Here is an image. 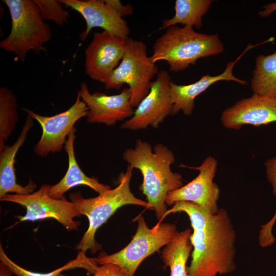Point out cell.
Instances as JSON below:
<instances>
[{
    "instance_id": "obj_3",
    "label": "cell",
    "mask_w": 276,
    "mask_h": 276,
    "mask_svg": "<svg viewBox=\"0 0 276 276\" xmlns=\"http://www.w3.org/2000/svg\"><path fill=\"white\" fill-rule=\"evenodd\" d=\"M224 45L219 35L195 31L189 26H171L155 41L150 56L154 63L165 61L169 71L178 72L195 65L202 58L223 52Z\"/></svg>"
},
{
    "instance_id": "obj_5",
    "label": "cell",
    "mask_w": 276,
    "mask_h": 276,
    "mask_svg": "<svg viewBox=\"0 0 276 276\" xmlns=\"http://www.w3.org/2000/svg\"><path fill=\"white\" fill-rule=\"evenodd\" d=\"M3 2L9 10L11 28L9 35L0 42L1 48L14 53L21 62L31 50L37 54L46 52L43 44L51 39L52 31L42 18L34 1L3 0Z\"/></svg>"
},
{
    "instance_id": "obj_22",
    "label": "cell",
    "mask_w": 276,
    "mask_h": 276,
    "mask_svg": "<svg viewBox=\"0 0 276 276\" xmlns=\"http://www.w3.org/2000/svg\"><path fill=\"white\" fill-rule=\"evenodd\" d=\"M0 261L5 264L13 275L16 276H58L63 271L80 268L86 270L89 274H94L99 267L96 258H88L85 252L79 251L76 258L62 266L49 272L40 273L26 269L12 261L6 255L2 244L0 245Z\"/></svg>"
},
{
    "instance_id": "obj_23",
    "label": "cell",
    "mask_w": 276,
    "mask_h": 276,
    "mask_svg": "<svg viewBox=\"0 0 276 276\" xmlns=\"http://www.w3.org/2000/svg\"><path fill=\"white\" fill-rule=\"evenodd\" d=\"M18 120L16 97L7 87H0V152L16 128Z\"/></svg>"
},
{
    "instance_id": "obj_14",
    "label": "cell",
    "mask_w": 276,
    "mask_h": 276,
    "mask_svg": "<svg viewBox=\"0 0 276 276\" xmlns=\"http://www.w3.org/2000/svg\"><path fill=\"white\" fill-rule=\"evenodd\" d=\"M220 120L225 128L234 130L245 125L259 126L276 122V97L254 94L225 109Z\"/></svg>"
},
{
    "instance_id": "obj_9",
    "label": "cell",
    "mask_w": 276,
    "mask_h": 276,
    "mask_svg": "<svg viewBox=\"0 0 276 276\" xmlns=\"http://www.w3.org/2000/svg\"><path fill=\"white\" fill-rule=\"evenodd\" d=\"M22 109L37 121L42 128L41 137L34 148V153L41 157L60 152L75 123L86 117L88 111L78 93L75 103L68 109L53 116H41L25 108Z\"/></svg>"
},
{
    "instance_id": "obj_15",
    "label": "cell",
    "mask_w": 276,
    "mask_h": 276,
    "mask_svg": "<svg viewBox=\"0 0 276 276\" xmlns=\"http://www.w3.org/2000/svg\"><path fill=\"white\" fill-rule=\"evenodd\" d=\"M63 5L79 13L86 22V29L79 35L84 41L91 30L100 28L109 33L126 39L130 29L127 22L107 5L104 0H60Z\"/></svg>"
},
{
    "instance_id": "obj_13",
    "label": "cell",
    "mask_w": 276,
    "mask_h": 276,
    "mask_svg": "<svg viewBox=\"0 0 276 276\" xmlns=\"http://www.w3.org/2000/svg\"><path fill=\"white\" fill-rule=\"evenodd\" d=\"M78 93L87 105L88 111L86 121L89 123H103L113 126L118 121L130 118L135 109L131 106V91L124 88L118 95H107L96 91L91 94L85 82L80 85Z\"/></svg>"
},
{
    "instance_id": "obj_17",
    "label": "cell",
    "mask_w": 276,
    "mask_h": 276,
    "mask_svg": "<svg viewBox=\"0 0 276 276\" xmlns=\"http://www.w3.org/2000/svg\"><path fill=\"white\" fill-rule=\"evenodd\" d=\"M34 124V119L27 114L25 123L15 142L6 145L0 152V198L9 193L27 195L34 192L36 185L30 180L27 185L22 186L16 182L15 159L19 149L27 139V134Z\"/></svg>"
},
{
    "instance_id": "obj_12",
    "label": "cell",
    "mask_w": 276,
    "mask_h": 276,
    "mask_svg": "<svg viewBox=\"0 0 276 276\" xmlns=\"http://www.w3.org/2000/svg\"><path fill=\"white\" fill-rule=\"evenodd\" d=\"M125 43L126 39L105 31L95 32L84 52L86 75L105 84L122 60Z\"/></svg>"
},
{
    "instance_id": "obj_19",
    "label": "cell",
    "mask_w": 276,
    "mask_h": 276,
    "mask_svg": "<svg viewBox=\"0 0 276 276\" xmlns=\"http://www.w3.org/2000/svg\"><path fill=\"white\" fill-rule=\"evenodd\" d=\"M191 234L190 228L178 232L163 249L162 258L165 266L170 268V276H188L186 264L193 249Z\"/></svg>"
},
{
    "instance_id": "obj_26",
    "label": "cell",
    "mask_w": 276,
    "mask_h": 276,
    "mask_svg": "<svg viewBox=\"0 0 276 276\" xmlns=\"http://www.w3.org/2000/svg\"><path fill=\"white\" fill-rule=\"evenodd\" d=\"M58 276H66L62 273ZM93 276H127L126 271L118 265L104 264L99 266Z\"/></svg>"
},
{
    "instance_id": "obj_7",
    "label": "cell",
    "mask_w": 276,
    "mask_h": 276,
    "mask_svg": "<svg viewBox=\"0 0 276 276\" xmlns=\"http://www.w3.org/2000/svg\"><path fill=\"white\" fill-rule=\"evenodd\" d=\"M136 220L137 229L130 243L118 252L98 256L99 265L115 264L122 268L127 276H134L145 258L168 244L178 233L174 224L159 222L149 228L143 216H139Z\"/></svg>"
},
{
    "instance_id": "obj_18",
    "label": "cell",
    "mask_w": 276,
    "mask_h": 276,
    "mask_svg": "<svg viewBox=\"0 0 276 276\" xmlns=\"http://www.w3.org/2000/svg\"><path fill=\"white\" fill-rule=\"evenodd\" d=\"M76 128L69 133L64 149L68 156V168L63 177L57 183L51 185L49 195L55 199H62L64 194L70 189L78 185H85L98 194L110 189V187L100 183L95 177L86 175L79 166L74 151V141L76 139Z\"/></svg>"
},
{
    "instance_id": "obj_11",
    "label": "cell",
    "mask_w": 276,
    "mask_h": 276,
    "mask_svg": "<svg viewBox=\"0 0 276 276\" xmlns=\"http://www.w3.org/2000/svg\"><path fill=\"white\" fill-rule=\"evenodd\" d=\"M218 163L211 156L207 157L198 167H189L199 171V174L185 186L170 192L167 196V205L187 201L197 204L205 211L215 214L219 210L218 201L220 189L214 181Z\"/></svg>"
},
{
    "instance_id": "obj_30",
    "label": "cell",
    "mask_w": 276,
    "mask_h": 276,
    "mask_svg": "<svg viewBox=\"0 0 276 276\" xmlns=\"http://www.w3.org/2000/svg\"><path fill=\"white\" fill-rule=\"evenodd\" d=\"M247 276H261V275H257V274H254V275H247ZM268 276H272V275H268Z\"/></svg>"
},
{
    "instance_id": "obj_16",
    "label": "cell",
    "mask_w": 276,
    "mask_h": 276,
    "mask_svg": "<svg viewBox=\"0 0 276 276\" xmlns=\"http://www.w3.org/2000/svg\"><path fill=\"white\" fill-rule=\"evenodd\" d=\"M264 43V42L251 45L248 44L245 50L236 60L227 63L225 70L220 74L211 76L209 74L203 75L195 83L188 85H178L172 80L170 82V91L173 103V108L171 115L174 116L182 111L186 116L192 114L194 109L195 98L205 91L212 84L219 81H235L241 85H245L247 82L234 76L233 70L236 63L248 51L258 45Z\"/></svg>"
},
{
    "instance_id": "obj_4",
    "label": "cell",
    "mask_w": 276,
    "mask_h": 276,
    "mask_svg": "<svg viewBox=\"0 0 276 276\" xmlns=\"http://www.w3.org/2000/svg\"><path fill=\"white\" fill-rule=\"evenodd\" d=\"M133 168L128 166L126 172L120 175L119 184L113 189H108L94 198H85L80 191L71 193L70 201L82 216H85L88 221V227L77 245L76 249L91 254L102 249L101 245L95 240L98 228L120 208L128 204L148 206L147 201L136 198L131 192L130 182Z\"/></svg>"
},
{
    "instance_id": "obj_2",
    "label": "cell",
    "mask_w": 276,
    "mask_h": 276,
    "mask_svg": "<svg viewBox=\"0 0 276 276\" xmlns=\"http://www.w3.org/2000/svg\"><path fill=\"white\" fill-rule=\"evenodd\" d=\"M123 158L141 171L143 178L140 188L146 197L147 208L154 211L160 221L167 211V195L183 186L180 174L171 169L175 163L174 154L161 143L152 148L148 142L138 139L133 148L124 151Z\"/></svg>"
},
{
    "instance_id": "obj_27",
    "label": "cell",
    "mask_w": 276,
    "mask_h": 276,
    "mask_svg": "<svg viewBox=\"0 0 276 276\" xmlns=\"http://www.w3.org/2000/svg\"><path fill=\"white\" fill-rule=\"evenodd\" d=\"M106 4L112 8L119 15L123 17L132 15L134 9L131 4L124 5L119 0H104Z\"/></svg>"
},
{
    "instance_id": "obj_20",
    "label": "cell",
    "mask_w": 276,
    "mask_h": 276,
    "mask_svg": "<svg viewBox=\"0 0 276 276\" xmlns=\"http://www.w3.org/2000/svg\"><path fill=\"white\" fill-rule=\"evenodd\" d=\"M212 3V0H176L174 16L164 19L161 29H167L177 24L200 29L203 25L202 18Z\"/></svg>"
},
{
    "instance_id": "obj_21",
    "label": "cell",
    "mask_w": 276,
    "mask_h": 276,
    "mask_svg": "<svg viewBox=\"0 0 276 276\" xmlns=\"http://www.w3.org/2000/svg\"><path fill=\"white\" fill-rule=\"evenodd\" d=\"M250 86L254 94L276 97V51L257 57Z\"/></svg>"
},
{
    "instance_id": "obj_29",
    "label": "cell",
    "mask_w": 276,
    "mask_h": 276,
    "mask_svg": "<svg viewBox=\"0 0 276 276\" xmlns=\"http://www.w3.org/2000/svg\"><path fill=\"white\" fill-rule=\"evenodd\" d=\"M0 276H13L8 268L2 262H0Z\"/></svg>"
},
{
    "instance_id": "obj_28",
    "label": "cell",
    "mask_w": 276,
    "mask_h": 276,
    "mask_svg": "<svg viewBox=\"0 0 276 276\" xmlns=\"http://www.w3.org/2000/svg\"><path fill=\"white\" fill-rule=\"evenodd\" d=\"M263 10L259 12L261 17H267L276 11V2L269 3L262 7Z\"/></svg>"
},
{
    "instance_id": "obj_10",
    "label": "cell",
    "mask_w": 276,
    "mask_h": 276,
    "mask_svg": "<svg viewBox=\"0 0 276 276\" xmlns=\"http://www.w3.org/2000/svg\"><path fill=\"white\" fill-rule=\"evenodd\" d=\"M171 81L167 71H159L155 80L151 83L149 93L136 107L133 116L126 120L121 128L138 130L150 126L157 128L171 114L173 103L170 91Z\"/></svg>"
},
{
    "instance_id": "obj_8",
    "label": "cell",
    "mask_w": 276,
    "mask_h": 276,
    "mask_svg": "<svg viewBox=\"0 0 276 276\" xmlns=\"http://www.w3.org/2000/svg\"><path fill=\"white\" fill-rule=\"evenodd\" d=\"M51 185H42L39 189L27 195L8 194L0 198L2 201L15 203L26 209L24 216H15L19 221L16 223L30 221H35L47 218H53L61 224L67 231H77L80 222L74 218L81 215L77 211L74 204L65 197L55 199L49 192Z\"/></svg>"
},
{
    "instance_id": "obj_24",
    "label": "cell",
    "mask_w": 276,
    "mask_h": 276,
    "mask_svg": "<svg viewBox=\"0 0 276 276\" xmlns=\"http://www.w3.org/2000/svg\"><path fill=\"white\" fill-rule=\"evenodd\" d=\"M266 176L272 187L273 194L276 196V157L274 156L266 160L265 163ZM276 221V209L272 217L266 223L261 226L259 232L258 242L263 248L273 245L275 238L272 233L273 227Z\"/></svg>"
},
{
    "instance_id": "obj_6",
    "label": "cell",
    "mask_w": 276,
    "mask_h": 276,
    "mask_svg": "<svg viewBox=\"0 0 276 276\" xmlns=\"http://www.w3.org/2000/svg\"><path fill=\"white\" fill-rule=\"evenodd\" d=\"M158 72V67L148 56L147 45L129 37L123 57L104 84L105 88L119 89L127 84L131 91V106L136 107L149 93L151 80Z\"/></svg>"
},
{
    "instance_id": "obj_25",
    "label": "cell",
    "mask_w": 276,
    "mask_h": 276,
    "mask_svg": "<svg viewBox=\"0 0 276 276\" xmlns=\"http://www.w3.org/2000/svg\"><path fill=\"white\" fill-rule=\"evenodd\" d=\"M43 20H52L59 26L68 22L70 13L60 0H34Z\"/></svg>"
},
{
    "instance_id": "obj_31",
    "label": "cell",
    "mask_w": 276,
    "mask_h": 276,
    "mask_svg": "<svg viewBox=\"0 0 276 276\" xmlns=\"http://www.w3.org/2000/svg\"><path fill=\"white\" fill-rule=\"evenodd\" d=\"M218 276H225V275H218Z\"/></svg>"
},
{
    "instance_id": "obj_1",
    "label": "cell",
    "mask_w": 276,
    "mask_h": 276,
    "mask_svg": "<svg viewBox=\"0 0 276 276\" xmlns=\"http://www.w3.org/2000/svg\"><path fill=\"white\" fill-rule=\"evenodd\" d=\"M177 212L188 216L193 229L188 276H218L233 272L236 267V233L227 211L220 208L211 214L196 204L180 201L167 210L164 218Z\"/></svg>"
}]
</instances>
